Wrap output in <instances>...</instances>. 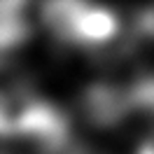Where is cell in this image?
<instances>
[{"instance_id":"obj_1","label":"cell","mask_w":154,"mask_h":154,"mask_svg":"<svg viewBox=\"0 0 154 154\" xmlns=\"http://www.w3.org/2000/svg\"><path fill=\"white\" fill-rule=\"evenodd\" d=\"M122 33V17L119 10L107 5V2H98L91 0L87 5V10L82 14V19L77 23V40L79 45L87 47H96L103 45L107 40L117 38Z\"/></svg>"},{"instance_id":"obj_2","label":"cell","mask_w":154,"mask_h":154,"mask_svg":"<svg viewBox=\"0 0 154 154\" xmlns=\"http://www.w3.org/2000/svg\"><path fill=\"white\" fill-rule=\"evenodd\" d=\"M91 0H42V28L58 42H75L77 23Z\"/></svg>"}]
</instances>
